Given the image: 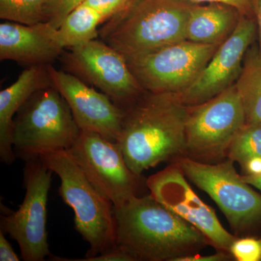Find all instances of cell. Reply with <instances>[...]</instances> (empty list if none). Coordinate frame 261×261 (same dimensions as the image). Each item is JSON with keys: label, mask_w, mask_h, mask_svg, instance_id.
Here are the masks:
<instances>
[{"label": "cell", "mask_w": 261, "mask_h": 261, "mask_svg": "<svg viewBox=\"0 0 261 261\" xmlns=\"http://www.w3.org/2000/svg\"><path fill=\"white\" fill-rule=\"evenodd\" d=\"M187 106L174 94L152 93L124 109L118 142L138 176L159 163L186 155Z\"/></svg>", "instance_id": "1"}, {"label": "cell", "mask_w": 261, "mask_h": 261, "mask_svg": "<svg viewBox=\"0 0 261 261\" xmlns=\"http://www.w3.org/2000/svg\"><path fill=\"white\" fill-rule=\"evenodd\" d=\"M117 245L135 261H176L209 244L205 235L149 194L114 207Z\"/></svg>", "instance_id": "2"}, {"label": "cell", "mask_w": 261, "mask_h": 261, "mask_svg": "<svg viewBox=\"0 0 261 261\" xmlns=\"http://www.w3.org/2000/svg\"><path fill=\"white\" fill-rule=\"evenodd\" d=\"M193 5L183 0H130L104 22L99 35L125 58L183 42Z\"/></svg>", "instance_id": "3"}, {"label": "cell", "mask_w": 261, "mask_h": 261, "mask_svg": "<svg viewBox=\"0 0 261 261\" xmlns=\"http://www.w3.org/2000/svg\"><path fill=\"white\" fill-rule=\"evenodd\" d=\"M39 159L61 180L60 195L73 209L75 228L89 246L86 258L116 247L114 206L89 181L68 150L46 152Z\"/></svg>", "instance_id": "4"}, {"label": "cell", "mask_w": 261, "mask_h": 261, "mask_svg": "<svg viewBox=\"0 0 261 261\" xmlns=\"http://www.w3.org/2000/svg\"><path fill=\"white\" fill-rule=\"evenodd\" d=\"M81 132L64 97L51 86L33 94L15 115L13 151L27 161L46 152L68 150Z\"/></svg>", "instance_id": "5"}, {"label": "cell", "mask_w": 261, "mask_h": 261, "mask_svg": "<svg viewBox=\"0 0 261 261\" xmlns=\"http://www.w3.org/2000/svg\"><path fill=\"white\" fill-rule=\"evenodd\" d=\"M245 125V109L235 84L205 102L187 106L185 156L204 163L223 161Z\"/></svg>", "instance_id": "6"}, {"label": "cell", "mask_w": 261, "mask_h": 261, "mask_svg": "<svg viewBox=\"0 0 261 261\" xmlns=\"http://www.w3.org/2000/svg\"><path fill=\"white\" fill-rule=\"evenodd\" d=\"M187 178L219 205L235 233L261 223V195L237 173L233 161L201 162L187 156L176 161Z\"/></svg>", "instance_id": "7"}, {"label": "cell", "mask_w": 261, "mask_h": 261, "mask_svg": "<svg viewBox=\"0 0 261 261\" xmlns=\"http://www.w3.org/2000/svg\"><path fill=\"white\" fill-rule=\"evenodd\" d=\"M220 45L185 40L125 58L144 90L177 94L195 82Z\"/></svg>", "instance_id": "8"}, {"label": "cell", "mask_w": 261, "mask_h": 261, "mask_svg": "<svg viewBox=\"0 0 261 261\" xmlns=\"http://www.w3.org/2000/svg\"><path fill=\"white\" fill-rule=\"evenodd\" d=\"M53 173L39 158L25 161L23 202L18 210L1 217V230L16 241L25 261H42L53 256L46 228Z\"/></svg>", "instance_id": "9"}, {"label": "cell", "mask_w": 261, "mask_h": 261, "mask_svg": "<svg viewBox=\"0 0 261 261\" xmlns=\"http://www.w3.org/2000/svg\"><path fill=\"white\" fill-rule=\"evenodd\" d=\"M68 152L89 181L119 207L138 195L141 176L132 172L121 146L99 134L81 132Z\"/></svg>", "instance_id": "10"}, {"label": "cell", "mask_w": 261, "mask_h": 261, "mask_svg": "<svg viewBox=\"0 0 261 261\" xmlns=\"http://www.w3.org/2000/svg\"><path fill=\"white\" fill-rule=\"evenodd\" d=\"M62 60L65 70L94 87L123 108L144 90L125 57L102 40L68 48Z\"/></svg>", "instance_id": "11"}, {"label": "cell", "mask_w": 261, "mask_h": 261, "mask_svg": "<svg viewBox=\"0 0 261 261\" xmlns=\"http://www.w3.org/2000/svg\"><path fill=\"white\" fill-rule=\"evenodd\" d=\"M146 186L158 202L197 228L213 246L230 253L238 238L225 229L214 209L196 195L177 163L147 178Z\"/></svg>", "instance_id": "12"}, {"label": "cell", "mask_w": 261, "mask_h": 261, "mask_svg": "<svg viewBox=\"0 0 261 261\" xmlns=\"http://www.w3.org/2000/svg\"><path fill=\"white\" fill-rule=\"evenodd\" d=\"M256 19L242 16L238 27L214 53L195 82L176 94L187 106L205 102L236 83L245 53L255 37Z\"/></svg>", "instance_id": "13"}, {"label": "cell", "mask_w": 261, "mask_h": 261, "mask_svg": "<svg viewBox=\"0 0 261 261\" xmlns=\"http://www.w3.org/2000/svg\"><path fill=\"white\" fill-rule=\"evenodd\" d=\"M51 84L64 97L82 132H94L118 142L124 109L106 94L89 87L75 75L47 65Z\"/></svg>", "instance_id": "14"}, {"label": "cell", "mask_w": 261, "mask_h": 261, "mask_svg": "<svg viewBox=\"0 0 261 261\" xmlns=\"http://www.w3.org/2000/svg\"><path fill=\"white\" fill-rule=\"evenodd\" d=\"M65 48L58 29L49 22L24 25L0 24V60L30 65H49L62 56Z\"/></svg>", "instance_id": "15"}, {"label": "cell", "mask_w": 261, "mask_h": 261, "mask_svg": "<svg viewBox=\"0 0 261 261\" xmlns=\"http://www.w3.org/2000/svg\"><path fill=\"white\" fill-rule=\"evenodd\" d=\"M53 86L47 65H32L18 80L0 92V159L11 165L17 159L13 148V121L17 112L33 94Z\"/></svg>", "instance_id": "16"}, {"label": "cell", "mask_w": 261, "mask_h": 261, "mask_svg": "<svg viewBox=\"0 0 261 261\" xmlns=\"http://www.w3.org/2000/svg\"><path fill=\"white\" fill-rule=\"evenodd\" d=\"M243 16L233 7L219 3L194 4L187 25V40L221 44L234 32Z\"/></svg>", "instance_id": "17"}, {"label": "cell", "mask_w": 261, "mask_h": 261, "mask_svg": "<svg viewBox=\"0 0 261 261\" xmlns=\"http://www.w3.org/2000/svg\"><path fill=\"white\" fill-rule=\"evenodd\" d=\"M102 15L93 8L81 4L72 10L58 29V37L63 47L82 45L97 39L98 25L103 23Z\"/></svg>", "instance_id": "18"}, {"label": "cell", "mask_w": 261, "mask_h": 261, "mask_svg": "<svg viewBox=\"0 0 261 261\" xmlns=\"http://www.w3.org/2000/svg\"><path fill=\"white\" fill-rule=\"evenodd\" d=\"M235 87L243 102L246 125L261 124V56L258 51L248 53Z\"/></svg>", "instance_id": "19"}, {"label": "cell", "mask_w": 261, "mask_h": 261, "mask_svg": "<svg viewBox=\"0 0 261 261\" xmlns=\"http://www.w3.org/2000/svg\"><path fill=\"white\" fill-rule=\"evenodd\" d=\"M50 0H0V18L24 25L47 21L45 6Z\"/></svg>", "instance_id": "20"}, {"label": "cell", "mask_w": 261, "mask_h": 261, "mask_svg": "<svg viewBox=\"0 0 261 261\" xmlns=\"http://www.w3.org/2000/svg\"><path fill=\"white\" fill-rule=\"evenodd\" d=\"M255 156H261V124L245 125L230 146L227 157L242 166Z\"/></svg>", "instance_id": "21"}, {"label": "cell", "mask_w": 261, "mask_h": 261, "mask_svg": "<svg viewBox=\"0 0 261 261\" xmlns=\"http://www.w3.org/2000/svg\"><path fill=\"white\" fill-rule=\"evenodd\" d=\"M230 253L238 261H261V239L237 238L231 245Z\"/></svg>", "instance_id": "22"}, {"label": "cell", "mask_w": 261, "mask_h": 261, "mask_svg": "<svg viewBox=\"0 0 261 261\" xmlns=\"http://www.w3.org/2000/svg\"><path fill=\"white\" fill-rule=\"evenodd\" d=\"M85 0H50L45 6L47 21L59 29L66 15Z\"/></svg>", "instance_id": "23"}, {"label": "cell", "mask_w": 261, "mask_h": 261, "mask_svg": "<svg viewBox=\"0 0 261 261\" xmlns=\"http://www.w3.org/2000/svg\"><path fill=\"white\" fill-rule=\"evenodd\" d=\"M194 4L219 3L233 7L240 14L247 18L256 19L257 0H183Z\"/></svg>", "instance_id": "24"}, {"label": "cell", "mask_w": 261, "mask_h": 261, "mask_svg": "<svg viewBox=\"0 0 261 261\" xmlns=\"http://www.w3.org/2000/svg\"><path fill=\"white\" fill-rule=\"evenodd\" d=\"M130 0H85L84 5L97 10L105 19V21L126 6Z\"/></svg>", "instance_id": "25"}, {"label": "cell", "mask_w": 261, "mask_h": 261, "mask_svg": "<svg viewBox=\"0 0 261 261\" xmlns=\"http://www.w3.org/2000/svg\"><path fill=\"white\" fill-rule=\"evenodd\" d=\"M51 260L65 261H135L132 255L124 249L117 245L112 250L99 254L96 256L83 259H63V257L53 256Z\"/></svg>", "instance_id": "26"}, {"label": "cell", "mask_w": 261, "mask_h": 261, "mask_svg": "<svg viewBox=\"0 0 261 261\" xmlns=\"http://www.w3.org/2000/svg\"><path fill=\"white\" fill-rule=\"evenodd\" d=\"M20 257L7 240L5 233L0 229V261H18Z\"/></svg>", "instance_id": "27"}, {"label": "cell", "mask_w": 261, "mask_h": 261, "mask_svg": "<svg viewBox=\"0 0 261 261\" xmlns=\"http://www.w3.org/2000/svg\"><path fill=\"white\" fill-rule=\"evenodd\" d=\"M231 257L232 255L229 252L220 250L219 252L214 255H201L197 253L187 255V256L180 257L176 261H224L229 260Z\"/></svg>", "instance_id": "28"}, {"label": "cell", "mask_w": 261, "mask_h": 261, "mask_svg": "<svg viewBox=\"0 0 261 261\" xmlns=\"http://www.w3.org/2000/svg\"><path fill=\"white\" fill-rule=\"evenodd\" d=\"M241 168L245 175H250V176L261 175V156H255L247 160Z\"/></svg>", "instance_id": "29"}, {"label": "cell", "mask_w": 261, "mask_h": 261, "mask_svg": "<svg viewBox=\"0 0 261 261\" xmlns=\"http://www.w3.org/2000/svg\"><path fill=\"white\" fill-rule=\"evenodd\" d=\"M243 179L247 183L251 185L252 187L257 189L261 191V175L259 176H250V175H244Z\"/></svg>", "instance_id": "30"}, {"label": "cell", "mask_w": 261, "mask_h": 261, "mask_svg": "<svg viewBox=\"0 0 261 261\" xmlns=\"http://www.w3.org/2000/svg\"><path fill=\"white\" fill-rule=\"evenodd\" d=\"M257 25L258 27L259 34V55L261 56V0H257L256 13Z\"/></svg>", "instance_id": "31"}]
</instances>
